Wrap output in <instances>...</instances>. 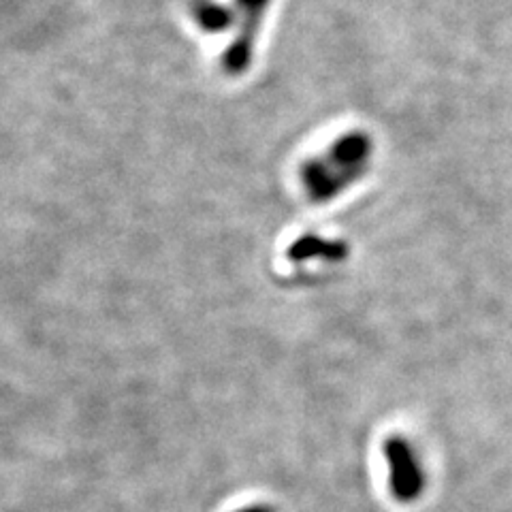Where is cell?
Masks as SVG:
<instances>
[{"instance_id": "6da1fadb", "label": "cell", "mask_w": 512, "mask_h": 512, "mask_svg": "<svg viewBox=\"0 0 512 512\" xmlns=\"http://www.w3.org/2000/svg\"><path fill=\"white\" fill-rule=\"evenodd\" d=\"M372 148V137L365 131H348L333 139L320 154L303 160L299 182L310 203H329L361 180L370 165Z\"/></svg>"}, {"instance_id": "5b68a950", "label": "cell", "mask_w": 512, "mask_h": 512, "mask_svg": "<svg viewBox=\"0 0 512 512\" xmlns=\"http://www.w3.org/2000/svg\"><path fill=\"white\" fill-rule=\"evenodd\" d=\"M190 15L207 35H218L235 26V9L231 5L218 3V0H192Z\"/></svg>"}, {"instance_id": "277c9868", "label": "cell", "mask_w": 512, "mask_h": 512, "mask_svg": "<svg viewBox=\"0 0 512 512\" xmlns=\"http://www.w3.org/2000/svg\"><path fill=\"white\" fill-rule=\"evenodd\" d=\"M348 256V244L340 239H327L316 233H306L297 237L286 248V259L291 263H308V261H327L340 263Z\"/></svg>"}, {"instance_id": "3957f363", "label": "cell", "mask_w": 512, "mask_h": 512, "mask_svg": "<svg viewBox=\"0 0 512 512\" xmlns=\"http://www.w3.org/2000/svg\"><path fill=\"white\" fill-rule=\"evenodd\" d=\"M271 0H233L235 9V37L222 54L220 67L229 77L244 75L254 56V43L259 39V30L265 11Z\"/></svg>"}, {"instance_id": "8992f818", "label": "cell", "mask_w": 512, "mask_h": 512, "mask_svg": "<svg viewBox=\"0 0 512 512\" xmlns=\"http://www.w3.org/2000/svg\"><path fill=\"white\" fill-rule=\"evenodd\" d=\"M233 512H276V510L267 504H248V506H242Z\"/></svg>"}, {"instance_id": "7a4b0ae2", "label": "cell", "mask_w": 512, "mask_h": 512, "mask_svg": "<svg viewBox=\"0 0 512 512\" xmlns=\"http://www.w3.org/2000/svg\"><path fill=\"white\" fill-rule=\"evenodd\" d=\"M382 457L389 472L391 498L399 504H414L425 491V472L412 442L391 434L382 442Z\"/></svg>"}]
</instances>
